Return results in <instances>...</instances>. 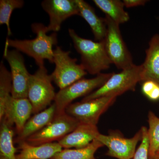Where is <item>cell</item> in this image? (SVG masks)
Returning a JSON list of instances; mask_svg holds the SVG:
<instances>
[{
  "label": "cell",
  "mask_w": 159,
  "mask_h": 159,
  "mask_svg": "<svg viewBox=\"0 0 159 159\" xmlns=\"http://www.w3.org/2000/svg\"><path fill=\"white\" fill-rule=\"evenodd\" d=\"M79 8L80 16L88 23L92 30L96 41H102L105 38L107 25L104 18L99 17L95 10L83 0H76Z\"/></svg>",
  "instance_id": "obj_18"
},
{
  "label": "cell",
  "mask_w": 159,
  "mask_h": 159,
  "mask_svg": "<svg viewBox=\"0 0 159 159\" xmlns=\"http://www.w3.org/2000/svg\"><path fill=\"white\" fill-rule=\"evenodd\" d=\"M146 57L142 64V81L152 80L159 84V34L154 35L146 50Z\"/></svg>",
  "instance_id": "obj_16"
},
{
  "label": "cell",
  "mask_w": 159,
  "mask_h": 159,
  "mask_svg": "<svg viewBox=\"0 0 159 159\" xmlns=\"http://www.w3.org/2000/svg\"><path fill=\"white\" fill-rule=\"evenodd\" d=\"M23 0H1L0 1V25H6L8 36L12 34L10 26L11 14L15 9H20L24 6Z\"/></svg>",
  "instance_id": "obj_23"
},
{
  "label": "cell",
  "mask_w": 159,
  "mask_h": 159,
  "mask_svg": "<svg viewBox=\"0 0 159 159\" xmlns=\"http://www.w3.org/2000/svg\"><path fill=\"white\" fill-rule=\"evenodd\" d=\"M70 51H64L59 46L54 50V63L55 68L51 77L60 90L65 88L88 74L77 60L70 56Z\"/></svg>",
  "instance_id": "obj_5"
},
{
  "label": "cell",
  "mask_w": 159,
  "mask_h": 159,
  "mask_svg": "<svg viewBox=\"0 0 159 159\" xmlns=\"http://www.w3.org/2000/svg\"><path fill=\"white\" fill-rule=\"evenodd\" d=\"M56 93L52 84L51 75L48 74L45 66L39 67L29 78L28 98L35 114L46 109L54 101Z\"/></svg>",
  "instance_id": "obj_4"
},
{
  "label": "cell",
  "mask_w": 159,
  "mask_h": 159,
  "mask_svg": "<svg viewBox=\"0 0 159 159\" xmlns=\"http://www.w3.org/2000/svg\"><path fill=\"white\" fill-rule=\"evenodd\" d=\"M54 102L43 111L34 114L26 122L21 132L17 135L14 142L19 143L25 141L29 137L41 130L52 121L56 114Z\"/></svg>",
  "instance_id": "obj_15"
},
{
  "label": "cell",
  "mask_w": 159,
  "mask_h": 159,
  "mask_svg": "<svg viewBox=\"0 0 159 159\" xmlns=\"http://www.w3.org/2000/svg\"><path fill=\"white\" fill-rule=\"evenodd\" d=\"M148 1L146 0H123L124 6L126 8H132L139 6H143Z\"/></svg>",
  "instance_id": "obj_27"
},
{
  "label": "cell",
  "mask_w": 159,
  "mask_h": 159,
  "mask_svg": "<svg viewBox=\"0 0 159 159\" xmlns=\"http://www.w3.org/2000/svg\"><path fill=\"white\" fill-rule=\"evenodd\" d=\"M31 30L36 34L32 39H12L7 38L5 48H14L33 58L39 67L43 66L45 60L54 63L53 47L57 43L56 32L48 35L45 30V26L41 23H33Z\"/></svg>",
  "instance_id": "obj_1"
},
{
  "label": "cell",
  "mask_w": 159,
  "mask_h": 159,
  "mask_svg": "<svg viewBox=\"0 0 159 159\" xmlns=\"http://www.w3.org/2000/svg\"><path fill=\"white\" fill-rule=\"evenodd\" d=\"M116 98L108 96L71 103L65 112L80 122L97 125L101 115L113 104Z\"/></svg>",
  "instance_id": "obj_9"
},
{
  "label": "cell",
  "mask_w": 159,
  "mask_h": 159,
  "mask_svg": "<svg viewBox=\"0 0 159 159\" xmlns=\"http://www.w3.org/2000/svg\"></svg>",
  "instance_id": "obj_30"
},
{
  "label": "cell",
  "mask_w": 159,
  "mask_h": 159,
  "mask_svg": "<svg viewBox=\"0 0 159 159\" xmlns=\"http://www.w3.org/2000/svg\"><path fill=\"white\" fill-rule=\"evenodd\" d=\"M103 146L99 140L95 139L84 148L62 149L51 159H96L95 153L98 149Z\"/></svg>",
  "instance_id": "obj_20"
},
{
  "label": "cell",
  "mask_w": 159,
  "mask_h": 159,
  "mask_svg": "<svg viewBox=\"0 0 159 159\" xmlns=\"http://www.w3.org/2000/svg\"><path fill=\"white\" fill-rule=\"evenodd\" d=\"M100 134L97 125L80 123L72 132L58 141L62 148L86 147Z\"/></svg>",
  "instance_id": "obj_14"
},
{
  "label": "cell",
  "mask_w": 159,
  "mask_h": 159,
  "mask_svg": "<svg viewBox=\"0 0 159 159\" xmlns=\"http://www.w3.org/2000/svg\"><path fill=\"white\" fill-rule=\"evenodd\" d=\"M4 58L11 69L12 79L11 97L14 98H28L29 74L25 65V59L17 50L4 49Z\"/></svg>",
  "instance_id": "obj_10"
},
{
  "label": "cell",
  "mask_w": 159,
  "mask_h": 159,
  "mask_svg": "<svg viewBox=\"0 0 159 159\" xmlns=\"http://www.w3.org/2000/svg\"><path fill=\"white\" fill-rule=\"evenodd\" d=\"M17 159H50L63 149L58 142L32 145L24 141L19 143Z\"/></svg>",
  "instance_id": "obj_17"
},
{
  "label": "cell",
  "mask_w": 159,
  "mask_h": 159,
  "mask_svg": "<svg viewBox=\"0 0 159 159\" xmlns=\"http://www.w3.org/2000/svg\"><path fill=\"white\" fill-rule=\"evenodd\" d=\"M159 159V157L157 156H154L153 158H152V159Z\"/></svg>",
  "instance_id": "obj_29"
},
{
  "label": "cell",
  "mask_w": 159,
  "mask_h": 159,
  "mask_svg": "<svg viewBox=\"0 0 159 159\" xmlns=\"http://www.w3.org/2000/svg\"><path fill=\"white\" fill-rule=\"evenodd\" d=\"M154 156H157L159 157V146L158 148L157 149L156 151V152L155 155Z\"/></svg>",
  "instance_id": "obj_28"
},
{
  "label": "cell",
  "mask_w": 159,
  "mask_h": 159,
  "mask_svg": "<svg viewBox=\"0 0 159 159\" xmlns=\"http://www.w3.org/2000/svg\"><path fill=\"white\" fill-rule=\"evenodd\" d=\"M33 113V108L28 98H14L11 97L7 105L3 119L0 121L10 127L15 125V131L21 132Z\"/></svg>",
  "instance_id": "obj_13"
},
{
  "label": "cell",
  "mask_w": 159,
  "mask_h": 159,
  "mask_svg": "<svg viewBox=\"0 0 159 159\" xmlns=\"http://www.w3.org/2000/svg\"><path fill=\"white\" fill-rule=\"evenodd\" d=\"M69 34L75 50L80 55L81 63L85 71L92 75H98L108 70L111 64L103 41H93L79 36L74 29H69Z\"/></svg>",
  "instance_id": "obj_2"
},
{
  "label": "cell",
  "mask_w": 159,
  "mask_h": 159,
  "mask_svg": "<svg viewBox=\"0 0 159 159\" xmlns=\"http://www.w3.org/2000/svg\"><path fill=\"white\" fill-rule=\"evenodd\" d=\"M12 79L11 72L3 61L0 64V121L3 119L7 105L11 98Z\"/></svg>",
  "instance_id": "obj_21"
},
{
  "label": "cell",
  "mask_w": 159,
  "mask_h": 159,
  "mask_svg": "<svg viewBox=\"0 0 159 159\" xmlns=\"http://www.w3.org/2000/svg\"><path fill=\"white\" fill-rule=\"evenodd\" d=\"M142 92L147 98L152 101L159 100V84L152 80L144 81Z\"/></svg>",
  "instance_id": "obj_26"
},
{
  "label": "cell",
  "mask_w": 159,
  "mask_h": 159,
  "mask_svg": "<svg viewBox=\"0 0 159 159\" xmlns=\"http://www.w3.org/2000/svg\"><path fill=\"white\" fill-rule=\"evenodd\" d=\"M93 2L106 16L118 25L127 22L129 19V15L124 10L123 2L120 0H93Z\"/></svg>",
  "instance_id": "obj_19"
},
{
  "label": "cell",
  "mask_w": 159,
  "mask_h": 159,
  "mask_svg": "<svg viewBox=\"0 0 159 159\" xmlns=\"http://www.w3.org/2000/svg\"><path fill=\"white\" fill-rule=\"evenodd\" d=\"M80 123L66 112L56 114L54 119L41 130L29 137L25 142L36 146L59 141L72 132Z\"/></svg>",
  "instance_id": "obj_8"
},
{
  "label": "cell",
  "mask_w": 159,
  "mask_h": 159,
  "mask_svg": "<svg viewBox=\"0 0 159 159\" xmlns=\"http://www.w3.org/2000/svg\"><path fill=\"white\" fill-rule=\"evenodd\" d=\"M14 130L4 123L0 128V159H17L14 145Z\"/></svg>",
  "instance_id": "obj_22"
},
{
  "label": "cell",
  "mask_w": 159,
  "mask_h": 159,
  "mask_svg": "<svg viewBox=\"0 0 159 159\" xmlns=\"http://www.w3.org/2000/svg\"><path fill=\"white\" fill-rule=\"evenodd\" d=\"M149 129H148L149 140V159L155 155L159 146V118L152 111L148 114Z\"/></svg>",
  "instance_id": "obj_24"
},
{
  "label": "cell",
  "mask_w": 159,
  "mask_h": 159,
  "mask_svg": "<svg viewBox=\"0 0 159 159\" xmlns=\"http://www.w3.org/2000/svg\"><path fill=\"white\" fill-rule=\"evenodd\" d=\"M142 73L141 65L133 64L118 74L114 73L102 87L84 97L81 101L108 96L117 97L127 91H134L138 83L142 81Z\"/></svg>",
  "instance_id": "obj_3"
},
{
  "label": "cell",
  "mask_w": 159,
  "mask_h": 159,
  "mask_svg": "<svg viewBox=\"0 0 159 159\" xmlns=\"http://www.w3.org/2000/svg\"><path fill=\"white\" fill-rule=\"evenodd\" d=\"M107 32L103 40L104 47L112 64L123 70L134 64L133 57L121 34L119 25L106 16Z\"/></svg>",
  "instance_id": "obj_7"
},
{
  "label": "cell",
  "mask_w": 159,
  "mask_h": 159,
  "mask_svg": "<svg viewBox=\"0 0 159 159\" xmlns=\"http://www.w3.org/2000/svg\"><path fill=\"white\" fill-rule=\"evenodd\" d=\"M114 73H101L91 79H82L60 90L56 93L54 102L56 106V114L65 112L66 108L79 97H86L102 87Z\"/></svg>",
  "instance_id": "obj_6"
},
{
  "label": "cell",
  "mask_w": 159,
  "mask_h": 159,
  "mask_svg": "<svg viewBox=\"0 0 159 159\" xmlns=\"http://www.w3.org/2000/svg\"><path fill=\"white\" fill-rule=\"evenodd\" d=\"M142 139L141 145L134 155L133 159H148L149 158V140L148 129L145 126L142 127Z\"/></svg>",
  "instance_id": "obj_25"
},
{
  "label": "cell",
  "mask_w": 159,
  "mask_h": 159,
  "mask_svg": "<svg viewBox=\"0 0 159 159\" xmlns=\"http://www.w3.org/2000/svg\"><path fill=\"white\" fill-rule=\"evenodd\" d=\"M142 139L141 128L130 139H126L115 133L108 135L100 134L96 139L108 148L107 155L118 159H132L135 153L137 144Z\"/></svg>",
  "instance_id": "obj_11"
},
{
  "label": "cell",
  "mask_w": 159,
  "mask_h": 159,
  "mask_svg": "<svg viewBox=\"0 0 159 159\" xmlns=\"http://www.w3.org/2000/svg\"><path fill=\"white\" fill-rule=\"evenodd\" d=\"M41 6L50 17L49 25L45 28L47 33H57L67 19L74 15L80 16L76 0H44Z\"/></svg>",
  "instance_id": "obj_12"
}]
</instances>
